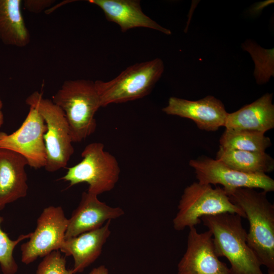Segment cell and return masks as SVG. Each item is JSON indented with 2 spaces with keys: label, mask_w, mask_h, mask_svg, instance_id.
Returning a JSON list of instances; mask_svg holds the SVG:
<instances>
[{
  "label": "cell",
  "mask_w": 274,
  "mask_h": 274,
  "mask_svg": "<svg viewBox=\"0 0 274 274\" xmlns=\"http://www.w3.org/2000/svg\"><path fill=\"white\" fill-rule=\"evenodd\" d=\"M104 147L99 142L87 145L81 153V161L68 168L60 179L68 181L70 187L86 183L87 192L97 196L112 190L118 181L120 168L115 157Z\"/></svg>",
  "instance_id": "obj_7"
},
{
  "label": "cell",
  "mask_w": 274,
  "mask_h": 274,
  "mask_svg": "<svg viewBox=\"0 0 274 274\" xmlns=\"http://www.w3.org/2000/svg\"><path fill=\"white\" fill-rule=\"evenodd\" d=\"M162 111L167 115L190 119L198 128L209 131L224 126L228 113L221 101L212 95L195 101L172 96Z\"/></svg>",
  "instance_id": "obj_12"
},
{
  "label": "cell",
  "mask_w": 274,
  "mask_h": 274,
  "mask_svg": "<svg viewBox=\"0 0 274 274\" xmlns=\"http://www.w3.org/2000/svg\"><path fill=\"white\" fill-rule=\"evenodd\" d=\"M89 274H109L108 269L104 265L92 269Z\"/></svg>",
  "instance_id": "obj_26"
},
{
  "label": "cell",
  "mask_w": 274,
  "mask_h": 274,
  "mask_svg": "<svg viewBox=\"0 0 274 274\" xmlns=\"http://www.w3.org/2000/svg\"><path fill=\"white\" fill-rule=\"evenodd\" d=\"M273 3V1L271 0L258 3L252 7L251 11L254 14L259 13L265 7Z\"/></svg>",
  "instance_id": "obj_25"
},
{
  "label": "cell",
  "mask_w": 274,
  "mask_h": 274,
  "mask_svg": "<svg viewBox=\"0 0 274 274\" xmlns=\"http://www.w3.org/2000/svg\"><path fill=\"white\" fill-rule=\"evenodd\" d=\"M68 219L60 206L45 208L39 216L37 226L29 239L21 246V262L29 264L60 250L65 239Z\"/></svg>",
  "instance_id": "obj_8"
},
{
  "label": "cell",
  "mask_w": 274,
  "mask_h": 274,
  "mask_svg": "<svg viewBox=\"0 0 274 274\" xmlns=\"http://www.w3.org/2000/svg\"><path fill=\"white\" fill-rule=\"evenodd\" d=\"M267 193L242 188L227 195L244 212L250 227L248 244L268 272L274 271V206L268 199Z\"/></svg>",
  "instance_id": "obj_1"
},
{
  "label": "cell",
  "mask_w": 274,
  "mask_h": 274,
  "mask_svg": "<svg viewBox=\"0 0 274 274\" xmlns=\"http://www.w3.org/2000/svg\"><path fill=\"white\" fill-rule=\"evenodd\" d=\"M216 159L230 168L249 174H266L274 169V160L265 152L230 150L219 147Z\"/></svg>",
  "instance_id": "obj_19"
},
{
  "label": "cell",
  "mask_w": 274,
  "mask_h": 274,
  "mask_svg": "<svg viewBox=\"0 0 274 274\" xmlns=\"http://www.w3.org/2000/svg\"><path fill=\"white\" fill-rule=\"evenodd\" d=\"M3 220V217L0 216V267L3 274H15L18 266L13 256L14 249L21 241L28 239L31 232L21 234L16 239L12 240L1 228Z\"/></svg>",
  "instance_id": "obj_22"
},
{
  "label": "cell",
  "mask_w": 274,
  "mask_h": 274,
  "mask_svg": "<svg viewBox=\"0 0 274 274\" xmlns=\"http://www.w3.org/2000/svg\"><path fill=\"white\" fill-rule=\"evenodd\" d=\"M178 212L173 220L174 228L181 231L195 227L201 218L222 213L236 214L246 218L244 212L230 200L223 188L193 182L184 190L178 206Z\"/></svg>",
  "instance_id": "obj_5"
},
{
  "label": "cell",
  "mask_w": 274,
  "mask_h": 274,
  "mask_svg": "<svg viewBox=\"0 0 274 274\" xmlns=\"http://www.w3.org/2000/svg\"><path fill=\"white\" fill-rule=\"evenodd\" d=\"M177 274H231L219 260L209 230L199 233L195 227L189 228L187 249L178 263Z\"/></svg>",
  "instance_id": "obj_11"
},
{
  "label": "cell",
  "mask_w": 274,
  "mask_h": 274,
  "mask_svg": "<svg viewBox=\"0 0 274 274\" xmlns=\"http://www.w3.org/2000/svg\"><path fill=\"white\" fill-rule=\"evenodd\" d=\"M97 195L84 192L77 208L68 219L65 239L100 228L108 221L124 214L120 207H112L100 201Z\"/></svg>",
  "instance_id": "obj_13"
},
{
  "label": "cell",
  "mask_w": 274,
  "mask_h": 274,
  "mask_svg": "<svg viewBox=\"0 0 274 274\" xmlns=\"http://www.w3.org/2000/svg\"><path fill=\"white\" fill-rule=\"evenodd\" d=\"M111 221L97 229L64 239L59 251L65 256L73 257L72 269L74 274L82 272L99 257L111 234Z\"/></svg>",
  "instance_id": "obj_16"
},
{
  "label": "cell",
  "mask_w": 274,
  "mask_h": 274,
  "mask_svg": "<svg viewBox=\"0 0 274 274\" xmlns=\"http://www.w3.org/2000/svg\"><path fill=\"white\" fill-rule=\"evenodd\" d=\"M189 165L194 168L198 182L221 185L227 194L242 188H258L267 192L274 190V180L266 174L242 173L208 157L190 160Z\"/></svg>",
  "instance_id": "obj_10"
},
{
  "label": "cell",
  "mask_w": 274,
  "mask_h": 274,
  "mask_svg": "<svg viewBox=\"0 0 274 274\" xmlns=\"http://www.w3.org/2000/svg\"><path fill=\"white\" fill-rule=\"evenodd\" d=\"M242 217L225 213L201 218L212 234L217 256L225 257L230 264L231 274H264L257 256L247 242V232Z\"/></svg>",
  "instance_id": "obj_2"
},
{
  "label": "cell",
  "mask_w": 274,
  "mask_h": 274,
  "mask_svg": "<svg viewBox=\"0 0 274 274\" xmlns=\"http://www.w3.org/2000/svg\"><path fill=\"white\" fill-rule=\"evenodd\" d=\"M27 165L26 159L21 155L0 149V211L6 204L26 196Z\"/></svg>",
  "instance_id": "obj_15"
},
{
  "label": "cell",
  "mask_w": 274,
  "mask_h": 274,
  "mask_svg": "<svg viewBox=\"0 0 274 274\" xmlns=\"http://www.w3.org/2000/svg\"><path fill=\"white\" fill-rule=\"evenodd\" d=\"M219 143V147L224 149L260 152H265L271 145L270 139L264 133L226 129Z\"/></svg>",
  "instance_id": "obj_20"
},
{
  "label": "cell",
  "mask_w": 274,
  "mask_h": 274,
  "mask_svg": "<svg viewBox=\"0 0 274 274\" xmlns=\"http://www.w3.org/2000/svg\"><path fill=\"white\" fill-rule=\"evenodd\" d=\"M163 71L162 60L156 58L130 65L110 81L96 80L94 84L101 107L135 100L147 96Z\"/></svg>",
  "instance_id": "obj_4"
},
{
  "label": "cell",
  "mask_w": 274,
  "mask_h": 274,
  "mask_svg": "<svg viewBox=\"0 0 274 274\" xmlns=\"http://www.w3.org/2000/svg\"><path fill=\"white\" fill-rule=\"evenodd\" d=\"M52 101L63 112L73 143L81 142L94 132L97 126L95 114L101 107L94 81L66 80Z\"/></svg>",
  "instance_id": "obj_3"
},
{
  "label": "cell",
  "mask_w": 274,
  "mask_h": 274,
  "mask_svg": "<svg viewBox=\"0 0 274 274\" xmlns=\"http://www.w3.org/2000/svg\"><path fill=\"white\" fill-rule=\"evenodd\" d=\"M268 274H274V271H268Z\"/></svg>",
  "instance_id": "obj_28"
},
{
  "label": "cell",
  "mask_w": 274,
  "mask_h": 274,
  "mask_svg": "<svg viewBox=\"0 0 274 274\" xmlns=\"http://www.w3.org/2000/svg\"><path fill=\"white\" fill-rule=\"evenodd\" d=\"M46 130L41 115L36 108L29 107L27 116L17 130L10 134L0 131V149L21 155L32 168L45 167L46 151L44 135Z\"/></svg>",
  "instance_id": "obj_9"
},
{
  "label": "cell",
  "mask_w": 274,
  "mask_h": 274,
  "mask_svg": "<svg viewBox=\"0 0 274 274\" xmlns=\"http://www.w3.org/2000/svg\"><path fill=\"white\" fill-rule=\"evenodd\" d=\"M272 94L261 97L231 113H228L224 127L232 130L265 132L274 127Z\"/></svg>",
  "instance_id": "obj_17"
},
{
  "label": "cell",
  "mask_w": 274,
  "mask_h": 274,
  "mask_svg": "<svg viewBox=\"0 0 274 274\" xmlns=\"http://www.w3.org/2000/svg\"><path fill=\"white\" fill-rule=\"evenodd\" d=\"M252 57L255 64L254 76L257 83L261 84L267 82L273 76V49H265L250 40H247L242 46Z\"/></svg>",
  "instance_id": "obj_21"
},
{
  "label": "cell",
  "mask_w": 274,
  "mask_h": 274,
  "mask_svg": "<svg viewBox=\"0 0 274 274\" xmlns=\"http://www.w3.org/2000/svg\"><path fill=\"white\" fill-rule=\"evenodd\" d=\"M3 105V102L0 97V127L4 123V115L2 111Z\"/></svg>",
  "instance_id": "obj_27"
},
{
  "label": "cell",
  "mask_w": 274,
  "mask_h": 274,
  "mask_svg": "<svg viewBox=\"0 0 274 274\" xmlns=\"http://www.w3.org/2000/svg\"><path fill=\"white\" fill-rule=\"evenodd\" d=\"M36 274H74L72 269L66 267L65 257L59 250L54 251L43 257L38 266Z\"/></svg>",
  "instance_id": "obj_23"
},
{
  "label": "cell",
  "mask_w": 274,
  "mask_h": 274,
  "mask_svg": "<svg viewBox=\"0 0 274 274\" xmlns=\"http://www.w3.org/2000/svg\"><path fill=\"white\" fill-rule=\"evenodd\" d=\"M21 0H0V40L5 45L24 47L29 32L21 12Z\"/></svg>",
  "instance_id": "obj_18"
},
{
  "label": "cell",
  "mask_w": 274,
  "mask_h": 274,
  "mask_svg": "<svg viewBox=\"0 0 274 274\" xmlns=\"http://www.w3.org/2000/svg\"><path fill=\"white\" fill-rule=\"evenodd\" d=\"M55 2L54 0H25L23 5L29 12L38 14L49 8Z\"/></svg>",
  "instance_id": "obj_24"
},
{
  "label": "cell",
  "mask_w": 274,
  "mask_h": 274,
  "mask_svg": "<svg viewBox=\"0 0 274 274\" xmlns=\"http://www.w3.org/2000/svg\"><path fill=\"white\" fill-rule=\"evenodd\" d=\"M103 11L108 21L117 24L121 31L138 27L154 29L170 35L171 31L159 25L143 11L139 0H89Z\"/></svg>",
  "instance_id": "obj_14"
},
{
  "label": "cell",
  "mask_w": 274,
  "mask_h": 274,
  "mask_svg": "<svg viewBox=\"0 0 274 274\" xmlns=\"http://www.w3.org/2000/svg\"><path fill=\"white\" fill-rule=\"evenodd\" d=\"M43 118L47 127L44 135L46 151L45 169L54 172L65 167L74 152L68 124L62 110L52 100L35 91L25 100Z\"/></svg>",
  "instance_id": "obj_6"
}]
</instances>
